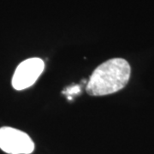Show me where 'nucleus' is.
Returning <instances> with one entry per match:
<instances>
[{
  "mask_svg": "<svg viewBox=\"0 0 154 154\" xmlns=\"http://www.w3.org/2000/svg\"><path fill=\"white\" fill-rule=\"evenodd\" d=\"M131 69L122 58H113L100 64L90 76L87 92L92 96H104L118 92L126 86Z\"/></svg>",
  "mask_w": 154,
  "mask_h": 154,
  "instance_id": "1",
  "label": "nucleus"
},
{
  "mask_svg": "<svg viewBox=\"0 0 154 154\" xmlns=\"http://www.w3.org/2000/svg\"><path fill=\"white\" fill-rule=\"evenodd\" d=\"M0 149L9 154H30L34 150V144L26 133L3 127L0 128Z\"/></svg>",
  "mask_w": 154,
  "mask_h": 154,
  "instance_id": "2",
  "label": "nucleus"
},
{
  "mask_svg": "<svg viewBox=\"0 0 154 154\" xmlns=\"http://www.w3.org/2000/svg\"><path fill=\"white\" fill-rule=\"evenodd\" d=\"M44 69V61L40 58L33 57L23 61L16 69L12 78V87L18 91L30 88L38 80Z\"/></svg>",
  "mask_w": 154,
  "mask_h": 154,
  "instance_id": "3",
  "label": "nucleus"
},
{
  "mask_svg": "<svg viewBox=\"0 0 154 154\" xmlns=\"http://www.w3.org/2000/svg\"><path fill=\"white\" fill-rule=\"evenodd\" d=\"M81 93V87L79 85H75V86H71L69 88H67L65 91L63 92V94H67L68 95V99H72L71 96L74 94H78Z\"/></svg>",
  "mask_w": 154,
  "mask_h": 154,
  "instance_id": "4",
  "label": "nucleus"
}]
</instances>
